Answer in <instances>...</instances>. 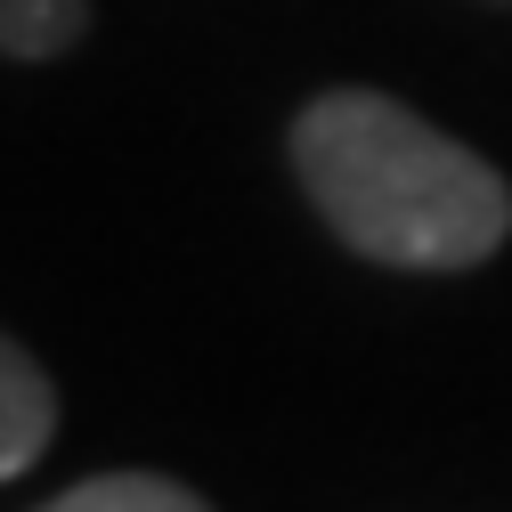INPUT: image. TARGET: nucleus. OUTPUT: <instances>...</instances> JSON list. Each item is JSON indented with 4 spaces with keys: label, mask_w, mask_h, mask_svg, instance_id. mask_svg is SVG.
<instances>
[{
    "label": "nucleus",
    "mask_w": 512,
    "mask_h": 512,
    "mask_svg": "<svg viewBox=\"0 0 512 512\" xmlns=\"http://www.w3.org/2000/svg\"><path fill=\"white\" fill-rule=\"evenodd\" d=\"M293 171L326 228L382 269H472L512 236V187L415 106L326 90L293 122Z\"/></svg>",
    "instance_id": "f257e3e1"
},
{
    "label": "nucleus",
    "mask_w": 512,
    "mask_h": 512,
    "mask_svg": "<svg viewBox=\"0 0 512 512\" xmlns=\"http://www.w3.org/2000/svg\"><path fill=\"white\" fill-rule=\"evenodd\" d=\"M57 431V391H49V374L0 334V480H17L41 464V447Z\"/></svg>",
    "instance_id": "f03ea898"
},
{
    "label": "nucleus",
    "mask_w": 512,
    "mask_h": 512,
    "mask_svg": "<svg viewBox=\"0 0 512 512\" xmlns=\"http://www.w3.org/2000/svg\"><path fill=\"white\" fill-rule=\"evenodd\" d=\"M41 512H212V504L196 488L163 480V472H98V480H82L66 496H49Z\"/></svg>",
    "instance_id": "7ed1b4c3"
},
{
    "label": "nucleus",
    "mask_w": 512,
    "mask_h": 512,
    "mask_svg": "<svg viewBox=\"0 0 512 512\" xmlns=\"http://www.w3.org/2000/svg\"><path fill=\"white\" fill-rule=\"evenodd\" d=\"M90 25V0H0V49L9 57H57Z\"/></svg>",
    "instance_id": "20e7f679"
}]
</instances>
